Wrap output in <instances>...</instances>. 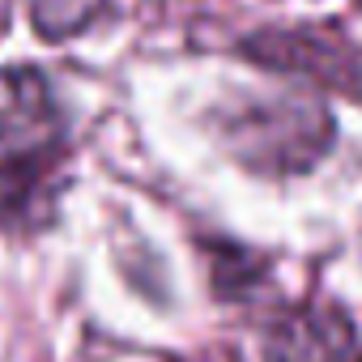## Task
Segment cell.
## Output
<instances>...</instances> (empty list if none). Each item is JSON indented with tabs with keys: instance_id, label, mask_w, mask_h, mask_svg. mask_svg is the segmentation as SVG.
I'll use <instances>...</instances> for the list:
<instances>
[{
	"instance_id": "6da1fadb",
	"label": "cell",
	"mask_w": 362,
	"mask_h": 362,
	"mask_svg": "<svg viewBox=\"0 0 362 362\" xmlns=\"http://www.w3.org/2000/svg\"><path fill=\"white\" fill-rule=\"evenodd\" d=\"M332 115L311 94H239L218 111V136L260 175H303L332 149Z\"/></svg>"
},
{
	"instance_id": "5b68a950",
	"label": "cell",
	"mask_w": 362,
	"mask_h": 362,
	"mask_svg": "<svg viewBox=\"0 0 362 362\" xmlns=\"http://www.w3.org/2000/svg\"><path fill=\"white\" fill-rule=\"evenodd\" d=\"M260 277L256 260L247 252H235V247H218L214 252V281H218V294H247L252 281Z\"/></svg>"
},
{
	"instance_id": "3957f363",
	"label": "cell",
	"mask_w": 362,
	"mask_h": 362,
	"mask_svg": "<svg viewBox=\"0 0 362 362\" xmlns=\"http://www.w3.org/2000/svg\"><path fill=\"white\" fill-rule=\"evenodd\" d=\"M60 103L43 69H0V153L39 158L60 136Z\"/></svg>"
},
{
	"instance_id": "7a4b0ae2",
	"label": "cell",
	"mask_w": 362,
	"mask_h": 362,
	"mask_svg": "<svg viewBox=\"0 0 362 362\" xmlns=\"http://www.w3.org/2000/svg\"><path fill=\"white\" fill-rule=\"evenodd\" d=\"M243 56L256 60V64H264V69H273V73L307 77V81L328 86V90H349V94L362 90L358 52L341 35H328L320 26L260 30V35L243 39Z\"/></svg>"
},
{
	"instance_id": "277c9868",
	"label": "cell",
	"mask_w": 362,
	"mask_h": 362,
	"mask_svg": "<svg viewBox=\"0 0 362 362\" xmlns=\"http://www.w3.org/2000/svg\"><path fill=\"white\" fill-rule=\"evenodd\" d=\"M354 320L332 303H303L277 311L264 332V362H354Z\"/></svg>"
}]
</instances>
